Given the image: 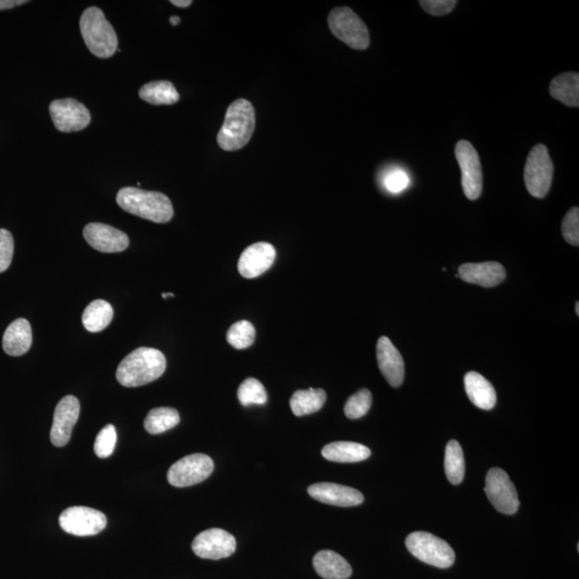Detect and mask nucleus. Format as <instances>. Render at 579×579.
I'll list each match as a JSON object with an SVG mask.
<instances>
[{"label":"nucleus","mask_w":579,"mask_h":579,"mask_svg":"<svg viewBox=\"0 0 579 579\" xmlns=\"http://www.w3.org/2000/svg\"><path fill=\"white\" fill-rule=\"evenodd\" d=\"M180 414L176 409L161 406L148 412L144 427L150 434H159L172 430L180 424Z\"/></svg>","instance_id":"nucleus-28"},{"label":"nucleus","mask_w":579,"mask_h":579,"mask_svg":"<svg viewBox=\"0 0 579 579\" xmlns=\"http://www.w3.org/2000/svg\"><path fill=\"white\" fill-rule=\"evenodd\" d=\"M458 277L472 285L493 288L505 280L506 272L498 262H483L460 265Z\"/></svg>","instance_id":"nucleus-19"},{"label":"nucleus","mask_w":579,"mask_h":579,"mask_svg":"<svg viewBox=\"0 0 579 579\" xmlns=\"http://www.w3.org/2000/svg\"><path fill=\"white\" fill-rule=\"evenodd\" d=\"M326 402V393L322 388L299 389L290 399L294 415L304 416L320 411Z\"/></svg>","instance_id":"nucleus-25"},{"label":"nucleus","mask_w":579,"mask_h":579,"mask_svg":"<svg viewBox=\"0 0 579 579\" xmlns=\"http://www.w3.org/2000/svg\"><path fill=\"white\" fill-rule=\"evenodd\" d=\"M372 395L370 389L363 388L348 399L344 405V414L350 420H358L363 417L371 408Z\"/></svg>","instance_id":"nucleus-32"},{"label":"nucleus","mask_w":579,"mask_h":579,"mask_svg":"<svg viewBox=\"0 0 579 579\" xmlns=\"http://www.w3.org/2000/svg\"><path fill=\"white\" fill-rule=\"evenodd\" d=\"M456 158L461 170V185L466 197L471 201L480 198L483 189V174L480 157L470 142L461 140L455 147Z\"/></svg>","instance_id":"nucleus-10"},{"label":"nucleus","mask_w":579,"mask_h":579,"mask_svg":"<svg viewBox=\"0 0 579 579\" xmlns=\"http://www.w3.org/2000/svg\"><path fill=\"white\" fill-rule=\"evenodd\" d=\"M117 442L116 428L112 424L104 426L94 441V453L99 459H108L113 454Z\"/></svg>","instance_id":"nucleus-33"},{"label":"nucleus","mask_w":579,"mask_h":579,"mask_svg":"<svg viewBox=\"0 0 579 579\" xmlns=\"http://www.w3.org/2000/svg\"><path fill=\"white\" fill-rule=\"evenodd\" d=\"M26 0H0V10H8L25 4Z\"/></svg>","instance_id":"nucleus-38"},{"label":"nucleus","mask_w":579,"mask_h":579,"mask_svg":"<svg viewBox=\"0 0 579 579\" xmlns=\"http://www.w3.org/2000/svg\"><path fill=\"white\" fill-rule=\"evenodd\" d=\"M255 129V112L252 102L237 99L227 110L224 125L217 143L226 152H236L246 147Z\"/></svg>","instance_id":"nucleus-3"},{"label":"nucleus","mask_w":579,"mask_h":579,"mask_svg":"<svg viewBox=\"0 0 579 579\" xmlns=\"http://www.w3.org/2000/svg\"><path fill=\"white\" fill-rule=\"evenodd\" d=\"M107 517L98 510L87 506H72L59 516L60 528L76 537H91L107 527Z\"/></svg>","instance_id":"nucleus-9"},{"label":"nucleus","mask_w":579,"mask_h":579,"mask_svg":"<svg viewBox=\"0 0 579 579\" xmlns=\"http://www.w3.org/2000/svg\"><path fill=\"white\" fill-rule=\"evenodd\" d=\"M114 310L112 306L103 299L94 300L83 313V325L88 332L98 333L104 330L113 320Z\"/></svg>","instance_id":"nucleus-27"},{"label":"nucleus","mask_w":579,"mask_h":579,"mask_svg":"<svg viewBox=\"0 0 579 579\" xmlns=\"http://www.w3.org/2000/svg\"><path fill=\"white\" fill-rule=\"evenodd\" d=\"M420 4L427 13L443 16L452 13L458 2L456 0H422Z\"/></svg>","instance_id":"nucleus-36"},{"label":"nucleus","mask_w":579,"mask_h":579,"mask_svg":"<svg viewBox=\"0 0 579 579\" xmlns=\"http://www.w3.org/2000/svg\"><path fill=\"white\" fill-rule=\"evenodd\" d=\"M165 356L153 348H138L127 355L117 369L116 379L122 387H138L157 380L165 374Z\"/></svg>","instance_id":"nucleus-1"},{"label":"nucleus","mask_w":579,"mask_h":579,"mask_svg":"<svg viewBox=\"0 0 579 579\" xmlns=\"http://www.w3.org/2000/svg\"><path fill=\"white\" fill-rule=\"evenodd\" d=\"M32 343V333L30 322L18 319L11 323L4 332L3 347L4 352L11 356H21L29 352Z\"/></svg>","instance_id":"nucleus-21"},{"label":"nucleus","mask_w":579,"mask_h":579,"mask_svg":"<svg viewBox=\"0 0 579 579\" xmlns=\"http://www.w3.org/2000/svg\"><path fill=\"white\" fill-rule=\"evenodd\" d=\"M170 23L174 26H176L181 23V19L178 16H172L170 19Z\"/></svg>","instance_id":"nucleus-40"},{"label":"nucleus","mask_w":579,"mask_h":579,"mask_svg":"<svg viewBox=\"0 0 579 579\" xmlns=\"http://www.w3.org/2000/svg\"><path fill=\"white\" fill-rule=\"evenodd\" d=\"M80 416V403L76 397L68 395L60 400L54 411L51 430V442L55 447H65L71 439L72 431Z\"/></svg>","instance_id":"nucleus-14"},{"label":"nucleus","mask_w":579,"mask_h":579,"mask_svg":"<svg viewBox=\"0 0 579 579\" xmlns=\"http://www.w3.org/2000/svg\"><path fill=\"white\" fill-rule=\"evenodd\" d=\"M83 236L89 246L100 253H121L129 246V238L127 234L113 227L98 224V222L87 225L83 230Z\"/></svg>","instance_id":"nucleus-15"},{"label":"nucleus","mask_w":579,"mask_h":579,"mask_svg":"<svg viewBox=\"0 0 579 579\" xmlns=\"http://www.w3.org/2000/svg\"><path fill=\"white\" fill-rule=\"evenodd\" d=\"M314 569L325 579H348L352 567L341 555L333 550H321L314 557Z\"/></svg>","instance_id":"nucleus-22"},{"label":"nucleus","mask_w":579,"mask_h":579,"mask_svg":"<svg viewBox=\"0 0 579 579\" xmlns=\"http://www.w3.org/2000/svg\"><path fill=\"white\" fill-rule=\"evenodd\" d=\"M575 306H576V307H575L576 308V315H577V316H579V303L576 302Z\"/></svg>","instance_id":"nucleus-42"},{"label":"nucleus","mask_w":579,"mask_h":579,"mask_svg":"<svg viewBox=\"0 0 579 579\" xmlns=\"http://www.w3.org/2000/svg\"><path fill=\"white\" fill-rule=\"evenodd\" d=\"M405 547L415 558L439 569H448L454 565L453 548L444 539L432 533L417 531L409 534Z\"/></svg>","instance_id":"nucleus-5"},{"label":"nucleus","mask_w":579,"mask_h":579,"mask_svg":"<svg viewBox=\"0 0 579 579\" xmlns=\"http://www.w3.org/2000/svg\"><path fill=\"white\" fill-rule=\"evenodd\" d=\"M116 202L127 213L143 219L166 224L174 218V209L165 194L147 192L140 188L125 187L117 193Z\"/></svg>","instance_id":"nucleus-2"},{"label":"nucleus","mask_w":579,"mask_h":579,"mask_svg":"<svg viewBox=\"0 0 579 579\" xmlns=\"http://www.w3.org/2000/svg\"><path fill=\"white\" fill-rule=\"evenodd\" d=\"M14 253L13 234L8 230L0 229V272L9 269Z\"/></svg>","instance_id":"nucleus-35"},{"label":"nucleus","mask_w":579,"mask_h":579,"mask_svg":"<svg viewBox=\"0 0 579 579\" xmlns=\"http://www.w3.org/2000/svg\"><path fill=\"white\" fill-rule=\"evenodd\" d=\"M192 550L202 559H224L236 553V539L222 529H209L194 538Z\"/></svg>","instance_id":"nucleus-13"},{"label":"nucleus","mask_w":579,"mask_h":579,"mask_svg":"<svg viewBox=\"0 0 579 579\" xmlns=\"http://www.w3.org/2000/svg\"><path fill=\"white\" fill-rule=\"evenodd\" d=\"M276 258V250L270 243L260 242L244 250L238 260L239 274L247 280L259 277L271 269Z\"/></svg>","instance_id":"nucleus-16"},{"label":"nucleus","mask_w":579,"mask_h":579,"mask_svg":"<svg viewBox=\"0 0 579 579\" xmlns=\"http://www.w3.org/2000/svg\"><path fill=\"white\" fill-rule=\"evenodd\" d=\"M214 461L205 454H192L172 465L168 471V481L178 488L197 485L210 477L214 471Z\"/></svg>","instance_id":"nucleus-8"},{"label":"nucleus","mask_w":579,"mask_h":579,"mask_svg":"<svg viewBox=\"0 0 579 579\" xmlns=\"http://www.w3.org/2000/svg\"><path fill=\"white\" fill-rule=\"evenodd\" d=\"M445 475L453 485H459L465 477V458L463 449L456 440H450L445 449Z\"/></svg>","instance_id":"nucleus-29"},{"label":"nucleus","mask_w":579,"mask_h":579,"mask_svg":"<svg viewBox=\"0 0 579 579\" xmlns=\"http://www.w3.org/2000/svg\"><path fill=\"white\" fill-rule=\"evenodd\" d=\"M485 493L494 508L500 513L513 515L519 511L520 499L514 484L508 473L499 468H493L486 476Z\"/></svg>","instance_id":"nucleus-11"},{"label":"nucleus","mask_w":579,"mask_h":579,"mask_svg":"<svg viewBox=\"0 0 579 579\" xmlns=\"http://www.w3.org/2000/svg\"><path fill=\"white\" fill-rule=\"evenodd\" d=\"M138 96L153 105H172L180 102V94L170 81L149 82L141 87Z\"/></svg>","instance_id":"nucleus-26"},{"label":"nucleus","mask_w":579,"mask_h":579,"mask_svg":"<svg viewBox=\"0 0 579 579\" xmlns=\"http://www.w3.org/2000/svg\"><path fill=\"white\" fill-rule=\"evenodd\" d=\"M170 297H171V298H174V293H164V294H163V298H170Z\"/></svg>","instance_id":"nucleus-41"},{"label":"nucleus","mask_w":579,"mask_h":579,"mask_svg":"<svg viewBox=\"0 0 579 579\" xmlns=\"http://www.w3.org/2000/svg\"><path fill=\"white\" fill-rule=\"evenodd\" d=\"M311 498L322 503L351 508L364 503V495L355 488L339 485L335 483H316L309 486Z\"/></svg>","instance_id":"nucleus-17"},{"label":"nucleus","mask_w":579,"mask_h":579,"mask_svg":"<svg viewBox=\"0 0 579 579\" xmlns=\"http://www.w3.org/2000/svg\"><path fill=\"white\" fill-rule=\"evenodd\" d=\"M49 114L55 128L64 133L85 130L92 121L85 105L72 98L54 100L49 104Z\"/></svg>","instance_id":"nucleus-12"},{"label":"nucleus","mask_w":579,"mask_h":579,"mask_svg":"<svg viewBox=\"0 0 579 579\" xmlns=\"http://www.w3.org/2000/svg\"><path fill=\"white\" fill-rule=\"evenodd\" d=\"M379 369L389 386L399 387L405 379V363L402 354L386 336L379 338L377 343Z\"/></svg>","instance_id":"nucleus-18"},{"label":"nucleus","mask_w":579,"mask_h":579,"mask_svg":"<svg viewBox=\"0 0 579 579\" xmlns=\"http://www.w3.org/2000/svg\"><path fill=\"white\" fill-rule=\"evenodd\" d=\"M255 330L252 323L248 321H238L229 328L227 334V341L233 348L237 350L247 349L254 343Z\"/></svg>","instance_id":"nucleus-31"},{"label":"nucleus","mask_w":579,"mask_h":579,"mask_svg":"<svg viewBox=\"0 0 579 579\" xmlns=\"http://www.w3.org/2000/svg\"><path fill=\"white\" fill-rule=\"evenodd\" d=\"M562 236L573 246L579 245V209L572 208L565 216L561 226Z\"/></svg>","instance_id":"nucleus-34"},{"label":"nucleus","mask_w":579,"mask_h":579,"mask_svg":"<svg viewBox=\"0 0 579 579\" xmlns=\"http://www.w3.org/2000/svg\"><path fill=\"white\" fill-rule=\"evenodd\" d=\"M80 30L87 49L99 58H112L119 49V39L102 9L87 8L82 13Z\"/></svg>","instance_id":"nucleus-4"},{"label":"nucleus","mask_w":579,"mask_h":579,"mask_svg":"<svg viewBox=\"0 0 579 579\" xmlns=\"http://www.w3.org/2000/svg\"><path fill=\"white\" fill-rule=\"evenodd\" d=\"M553 176L554 165L548 147L543 144L536 145L528 156L523 174L529 193L537 199L547 197Z\"/></svg>","instance_id":"nucleus-7"},{"label":"nucleus","mask_w":579,"mask_h":579,"mask_svg":"<svg viewBox=\"0 0 579 579\" xmlns=\"http://www.w3.org/2000/svg\"><path fill=\"white\" fill-rule=\"evenodd\" d=\"M170 3L177 8H188L192 4V0H171Z\"/></svg>","instance_id":"nucleus-39"},{"label":"nucleus","mask_w":579,"mask_h":579,"mask_svg":"<svg viewBox=\"0 0 579 579\" xmlns=\"http://www.w3.org/2000/svg\"><path fill=\"white\" fill-rule=\"evenodd\" d=\"M551 97L571 108L579 107V75L566 72L557 76L549 85Z\"/></svg>","instance_id":"nucleus-24"},{"label":"nucleus","mask_w":579,"mask_h":579,"mask_svg":"<svg viewBox=\"0 0 579 579\" xmlns=\"http://www.w3.org/2000/svg\"><path fill=\"white\" fill-rule=\"evenodd\" d=\"M410 183L408 175L403 170H393L384 178V186L392 193H399L408 187Z\"/></svg>","instance_id":"nucleus-37"},{"label":"nucleus","mask_w":579,"mask_h":579,"mask_svg":"<svg viewBox=\"0 0 579 579\" xmlns=\"http://www.w3.org/2000/svg\"><path fill=\"white\" fill-rule=\"evenodd\" d=\"M239 403L244 406L264 405L267 402L266 389L257 379L248 378L237 389Z\"/></svg>","instance_id":"nucleus-30"},{"label":"nucleus","mask_w":579,"mask_h":579,"mask_svg":"<svg viewBox=\"0 0 579 579\" xmlns=\"http://www.w3.org/2000/svg\"><path fill=\"white\" fill-rule=\"evenodd\" d=\"M371 450L363 444L338 441L328 443L322 449V456L334 463H360L370 459Z\"/></svg>","instance_id":"nucleus-23"},{"label":"nucleus","mask_w":579,"mask_h":579,"mask_svg":"<svg viewBox=\"0 0 579 579\" xmlns=\"http://www.w3.org/2000/svg\"><path fill=\"white\" fill-rule=\"evenodd\" d=\"M328 26L334 36L353 49L363 51L370 47L369 29L352 9L339 7L328 15Z\"/></svg>","instance_id":"nucleus-6"},{"label":"nucleus","mask_w":579,"mask_h":579,"mask_svg":"<svg viewBox=\"0 0 579 579\" xmlns=\"http://www.w3.org/2000/svg\"><path fill=\"white\" fill-rule=\"evenodd\" d=\"M465 387L470 402L482 410H492L497 403V394L492 383L476 371L465 376Z\"/></svg>","instance_id":"nucleus-20"}]
</instances>
